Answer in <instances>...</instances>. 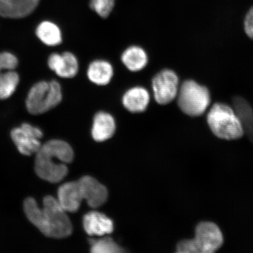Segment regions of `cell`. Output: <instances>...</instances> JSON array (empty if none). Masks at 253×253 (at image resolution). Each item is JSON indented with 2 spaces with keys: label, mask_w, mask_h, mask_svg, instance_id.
<instances>
[{
  "label": "cell",
  "mask_w": 253,
  "mask_h": 253,
  "mask_svg": "<svg viewBox=\"0 0 253 253\" xmlns=\"http://www.w3.org/2000/svg\"><path fill=\"white\" fill-rule=\"evenodd\" d=\"M24 211L30 222L46 237L62 239L72 234V224L66 211L52 196L44 198L42 209L34 198L25 199Z\"/></svg>",
  "instance_id": "6da1fadb"
},
{
  "label": "cell",
  "mask_w": 253,
  "mask_h": 253,
  "mask_svg": "<svg viewBox=\"0 0 253 253\" xmlns=\"http://www.w3.org/2000/svg\"><path fill=\"white\" fill-rule=\"evenodd\" d=\"M35 170L40 178L50 183L61 182L67 175L66 164L74 159L71 145L62 140H52L41 145L36 153Z\"/></svg>",
  "instance_id": "7a4b0ae2"
},
{
  "label": "cell",
  "mask_w": 253,
  "mask_h": 253,
  "mask_svg": "<svg viewBox=\"0 0 253 253\" xmlns=\"http://www.w3.org/2000/svg\"><path fill=\"white\" fill-rule=\"evenodd\" d=\"M223 244V234L219 226L211 221H202L196 227L194 238L180 242L176 252L213 253Z\"/></svg>",
  "instance_id": "3957f363"
},
{
  "label": "cell",
  "mask_w": 253,
  "mask_h": 253,
  "mask_svg": "<svg viewBox=\"0 0 253 253\" xmlns=\"http://www.w3.org/2000/svg\"><path fill=\"white\" fill-rule=\"evenodd\" d=\"M207 122L213 133L223 140H237L245 134L235 111L225 104H214L208 113Z\"/></svg>",
  "instance_id": "277c9868"
},
{
  "label": "cell",
  "mask_w": 253,
  "mask_h": 253,
  "mask_svg": "<svg viewBox=\"0 0 253 253\" xmlns=\"http://www.w3.org/2000/svg\"><path fill=\"white\" fill-rule=\"evenodd\" d=\"M62 99L61 87L58 82L41 81L31 88L25 104L30 113L39 115L54 108Z\"/></svg>",
  "instance_id": "5b68a950"
},
{
  "label": "cell",
  "mask_w": 253,
  "mask_h": 253,
  "mask_svg": "<svg viewBox=\"0 0 253 253\" xmlns=\"http://www.w3.org/2000/svg\"><path fill=\"white\" fill-rule=\"evenodd\" d=\"M177 96L180 109L189 116L203 115L211 103L208 88L192 80L183 82Z\"/></svg>",
  "instance_id": "8992f818"
},
{
  "label": "cell",
  "mask_w": 253,
  "mask_h": 253,
  "mask_svg": "<svg viewBox=\"0 0 253 253\" xmlns=\"http://www.w3.org/2000/svg\"><path fill=\"white\" fill-rule=\"evenodd\" d=\"M152 87L156 102L165 105L171 102L178 95V78L173 71L165 69L155 76Z\"/></svg>",
  "instance_id": "52a82bcc"
},
{
  "label": "cell",
  "mask_w": 253,
  "mask_h": 253,
  "mask_svg": "<svg viewBox=\"0 0 253 253\" xmlns=\"http://www.w3.org/2000/svg\"><path fill=\"white\" fill-rule=\"evenodd\" d=\"M11 137L19 152L30 156L40 150L42 145L40 139L43 137V133L39 127L23 123L20 127L12 129Z\"/></svg>",
  "instance_id": "ba28073f"
},
{
  "label": "cell",
  "mask_w": 253,
  "mask_h": 253,
  "mask_svg": "<svg viewBox=\"0 0 253 253\" xmlns=\"http://www.w3.org/2000/svg\"><path fill=\"white\" fill-rule=\"evenodd\" d=\"M80 182L84 200H86L91 208H98L107 200V190L96 179L90 176H84L79 180Z\"/></svg>",
  "instance_id": "9c48e42d"
},
{
  "label": "cell",
  "mask_w": 253,
  "mask_h": 253,
  "mask_svg": "<svg viewBox=\"0 0 253 253\" xmlns=\"http://www.w3.org/2000/svg\"><path fill=\"white\" fill-rule=\"evenodd\" d=\"M47 64L52 71L63 78H74L79 70L77 58L73 53L68 52L63 53L62 55L52 53L49 57Z\"/></svg>",
  "instance_id": "30bf717a"
},
{
  "label": "cell",
  "mask_w": 253,
  "mask_h": 253,
  "mask_svg": "<svg viewBox=\"0 0 253 253\" xmlns=\"http://www.w3.org/2000/svg\"><path fill=\"white\" fill-rule=\"evenodd\" d=\"M58 201L66 212H75L84 200L79 181L64 183L58 191Z\"/></svg>",
  "instance_id": "8fae6325"
},
{
  "label": "cell",
  "mask_w": 253,
  "mask_h": 253,
  "mask_svg": "<svg viewBox=\"0 0 253 253\" xmlns=\"http://www.w3.org/2000/svg\"><path fill=\"white\" fill-rule=\"evenodd\" d=\"M40 0H0V15L9 18H21L33 12Z\"/></svg>",
  "instance_id": "7c38bea8"
},
{
  "label": "cell",
  "mask_w": 253,
  "mask_h": 253,
  "mask_svg": "<svg viewBox=\"0 0 253 253\" xmlns=\"http://www.w3.org/2000/svg\"><path fill=\"white\" fill-rule=\"evenodd\" d=\"M83 223L85 231L90 236H102L113 231L112 220L97 211H91L84 215Z\"/></svg>",
  "instance_id": "4fadbf2b"
},
{
  "label": "cell",
  "mask_w": 253,
  "mask_h": 253,
  "mask_svg": "<svg viewBox=\"0 0 253 253\" xmlns=\"http://www.w3.org/2000/svg\"><path fill=\"white\" fill-rule=\"evenodd\" d=\"M150 96L146 88L134 87L130 88L123 97L125 108L131 113L143 112L149 104Z\"/></svg>",
  "instance_id": "5bb4252c"
},
{
  "label": "cell",
  "mask_w": 253,
  "mask_h": 253,
  "mask_svg": "<svg viewBox=\"0 0 253 253\" xmlns=\"http://www.w3.org/2000/svg\"><path fill=\"white\" fill-rule=\"evenodd\" d=\"M116 130L115 119L106 112H99L95 115L91 135L94 140L104 141L112 137Z\"/></svg>",
  "instance_id": "9a60e30c"
},
{
  "label": "cell",
  "mask_w": 253,
  "mask_h": 253,
  "mask_svg": "<svg viewBox=\"0 0 253 253\" xmlns=\"http://www.w3.org/2000/svg\"><path fill=\"white\" fill-rule=\"evenodd\" d=\"M233 110L243 126L244 133L253 142V109L244 98L236 96L233 99Z\"/></svg>",
  "instance_id": "2e32d148"
},
{
  "label": "cell",
  "mask_w": 253,
  "mask_h": 253,
  "mask_svg": "<svg viewBox=\"0 0 253 253\" xmlns=\"http://www.w3.org/2000/svg\"><path fill=\"white\" fill-rule=\"evenodd\" d=\"M88 79L99 86L109 84L113 78V69L110 63L102 60L91 62L87 73Z\"/></svg>",
  "instance_id": "e0dca14e"
},
{
  "label": "cell",
  "mask_w": 253,
  "mask_h": 253,
  "mask_svg": "<svg viewBox=\"0 0 253 253\" xmlns=\"http://www.w3.org/2000/svg\"><path fill=\"white\" fill-rule=\"evenodd\" d=\"M122 61L129 71L138 72L146 66L148 56L146 52L141 47L132 46L123 52Z\"/></svg>",
  "instance_id": "ac0fdd59"
},
{
  "label": "cell",
  "mask_w": 253,
  "mask_h": 253,
  "mask_svg": "<svg viewBox=\"0 0 253 253\" xmlns=\"http://www.w3.org/2000/svg\"><path fill=\"white\" fill-rule=\"evenodd\" d=\"M37 36L44 44L54 46L62 42V33L56 24L50 21H43L38 26Z\"/></svg>",
  "instance_id": "d6986e66"
},
{
  "label": "cell",
  "mask_w": 253,
  "mask_h": 253,
  "mask_svg": "<svg viewBox=\"0 0 253 253\" xmlns=\"http://www.w3.org/2000/svg\"><path fill=\"white\" fill-rule=\"evenodd\" d=\"M20 82V77L14 70L0 69V100L7 99L14 94Z\"/></svg>",
  "instance_id": "ffe728a7"
},
{
  "label": "cell",
  "mask_w": 253,
  "mask_h": 253,
  "mask_svg": "<svg viewBox=\"0 0 253 253\" xmlns=\"http://www.w3.org/2000/svg\"><path fill=\"white\" fill-rule=\"evenodd\" d=\"M91 252L93 253H118L123 252L122 248L110 237L91 241Z\"/></svg>",
  "instance_id": "44dd1931"
},
{
  "label": "cell",
  "mask_w": 253,
  "mask_h": 253,
  "mask_svg": "<svg viewBox=\"0 0 253 253\" xmlns=\"http://www.w3.org/2000/svg\"><path fill=\"white\" fill-rule=\"evenodd\" d=\"M115 0H91L90 8L102 18H107L112 11Z\"/></svg>",
  "instance_id": "7402d4cb"
},
{
  "label": "cell",
  "mask_w": 253,
  "mask_h": 253,
  "mask_svg": "<svg viewBox=\"0 0 253 253\" xmlns=\"http://www.w3.org/2000/svg\"><path fill=\"white\" fill-rule=\"evenodd\" d=\"M18 64V59L12 53L7 52L0 53V69L15 70Z\"/></svg>",
  "instance_id": "603a6c76"
},
{
  "label": "cell",
  "mask_w": 253,
  "mask_h": 253,
  "mask_svg": "<svg viewBox=\"0 0 253 253\" xmlns=\"http://www.w3.org/2000/svg\"><path fill=\"white\" fill-rule=\"evenodd\" d=\"M244 26L246 34L253 40V7L249 9L246 15Z\"/></svg>",
  "instance_id": "cb8c5ba5"
}]
</instances>
